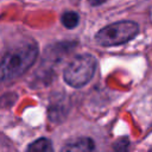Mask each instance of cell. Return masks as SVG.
Instances as JSON below:
<instances>
[{"label":"cell","instance_id":"1","mask_svg":"<svg viewBox=\"0 0 152 152\" xmlns=\"http://www.w3.org/2000/svg\"><path fill=\"white\" fill-rule=\"evenodd\" d=\"M37 57L38 46L34 43L10 50L0 62V83L11 82L21 76L36 62Z\"/></svg>","mask_w":152,"mask_h":152},{"label":"cell","instance_id":"2","mask_svg":"<svg viewBox=\"0 0 152 152\" xmlns=\"http://www.w3.org/2000/svg\"><path fill=\"white\" fill-rule=\"evenodd\" d=\"M139 32V25L132 20L109 24L95 34V42L101 46H116L133 39Z\"/></svg>","mask_w":152,"mask_h":152},{"label":"cell","instance_id":"3","mask_svg":"<svg viewBox=\"0 0 152 152\" xmlns=\"http://www.w3.org/2000/svg\"><path fill=\"white\" fill-rule=\"evenodd\" d=\"M96 58L90 53H82L71 59L64 69V81L74 87L81 88L86 86L94 76L96 70Z\"/></svg>","mask_w":152,"mask_h":152},{"label":"cell","instance_id":"4","mask_svg":"<svg viewBox=\"0 0 152 152\" xmlns=\"http://www.w3.org/2000/svg\"><path fill=\"white\" fill-rule=\"evenodd\" d=\"M95 148V144L90 138L82 137L77 138L70 142H68L65 146H63L62 151H70V152H78V151H93Z\"/></svg>","mask_w":152,"mask_h":152},{"label":"cell","instance_id":"5","mask_svg":"<svg viewBox=\"0 0 152 152\" xmlns=\"http://www.w3.org/2000/svg\"><path fill=\"white\" fill-rule=\"evenodd\" d=\"M52 150L51 141L46 138H39L27 146V151L30 152H51Z\"/></svg>","mask_w":152,"mask_h":152},{"label":"cell","instance_id":"6","mask_svg":"<svg viewBox=\"0 0 152 152\" xmlns=\"http://www.w3.org/2000/svg\"><path fill=\"white\" fill-rule=\"evenodd\" d=\"M61 21H62V24H63L64 27H66V28H74L78 24V14L76 12L68 11V12H65V13L62 14Z\"/></svg>","mask_w":152,"mask_h":152},{"label":"cell","instance_id":"7","mask_svg":"<svg viewBox=\"0 0 152 152\" xmlns=\"http://www.w3.org/2000/svg\"><path fill=\"white\" fill-rule=\"evenodd\" d=\"M106 0H89V2L93 5V6H97V5H101L103 4Z\"/></svg>","mask_w":152,"mask_h":152},{"label":"cell","instance_id":"8","mask_svg":"<svg viewBox=\"0 0 152 152\" xmlns=\"http://www.w3.org/2000/svg\"><path fill=\"white\" fill-rule=\"evenodd\" d=\"M120 144L122 145V142H121V141H120ZM124 144H125V147H121V146H119V144H116V145H115V148H116V150H120V147H121V150H126V148L128 147L129 142H128V140H127V141H126V142H124Z\"/></svg>","mask_w":152,"mask_h":152}]
</instances>
